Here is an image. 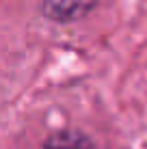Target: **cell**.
<instances>
[{
    "label": "cell",
    "mask_w": 147,
    "mask_h": 149,
    "mask_svg": "<svg viewBox=\"0 0 147 149\" xmlns=\"http://www.w3.org/2000/svg\"><path fill=\"white\" fill-rule=\"evenodd\" d=\"M98 0H41V11L50 19L56 22H72L82 17L93 9Z\"/></svg>",
    "instance_id": "obj_1"
},
{
    "label": "cell",
    "mask_w": 147,
    "mask_h": 149,
    "mask_svg": "<svg viewBox=\"0 0 147 149\" xmlns=\"http://www.w3.org/2000/svg\"><path fill=\"white\" fill-rule=\"evenodd\" d=\"M39 149H95V145L89 136L74 132V130H65V132L50 136Z\"/></svg>",
    "instance_id": "obj_2"
}]
</instances>
